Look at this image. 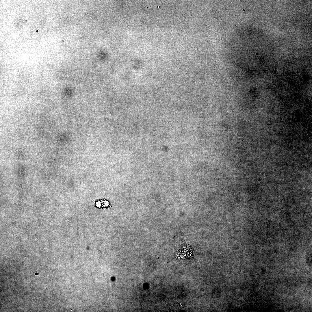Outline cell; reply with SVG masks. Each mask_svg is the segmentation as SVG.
Here are the masks:
<instances>
[{"label": "cell", "mask_w": 312, "mask_h": 312, "mask_svg": "<svg viewBox=\"0 0 312 312\" xmlns=\"http://www.w3.org/2000/svg\"><path fill=\"white\" fill-rule=\"evenodd\" d=\"M193 253L192 247L189 244H185L180 247L177 255L178 257L180 258H190L192 257Z\"/></svg>", "instance_id": "cell-1"}]
</instances>
